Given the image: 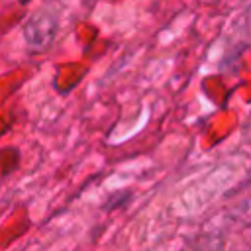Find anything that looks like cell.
Instances as JSON below:
<instances>
[]
</instances>
